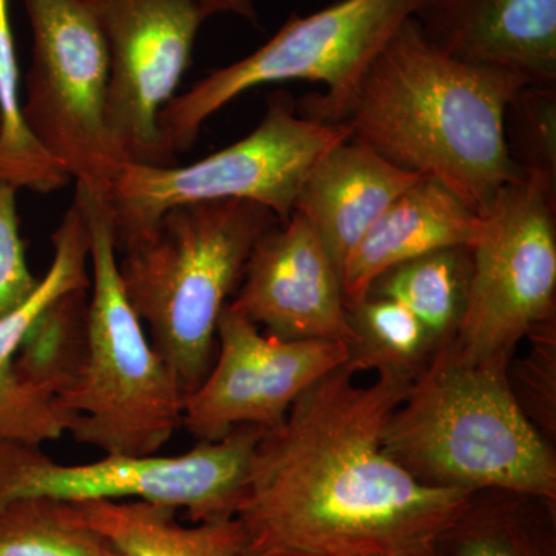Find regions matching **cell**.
Instances as JSON below:
<instances>
[{"mask_svg":"<svg viewBox=\"0 0 556 556\" xmlns=\"http://www.w3.org/2000/svg\"><path fill=\"white\" fill-rule=\"evenodd\" d=\"M276 225V215L254 201L182 204L121 252L127 300L185 399L212 367L219 316L252 249Z\"/></svg>","mask_w":556,"mask_h":556,"instance_id":"4","label":"cell"},{"mask_svg":"<svg viewBox=\"0 0 556 556\" xmlns=\"http://www.w3.org/2000/svg\"><path fill=\"white\" fill-rule=\"evenodd\" d=\"M506 139L522 175L556 188L555 84H527L515 94L506 112Z\"/></svg>","mask_w":556,"mask_h":556,"instance_id":"25","label":"cell"},{"mask_svg":"<svg viewBox=\"0 0 556 556\" xmlns=\"http://www.w3.org/2000/svg\"><path fill=\"white\" fill-rule=\"evenodd\" d=\"M525 357L508 362L507 378L532 426L555 445L556 438V317L529 332Z\"/></svg>","mask_w":556,"mask_h":556,"instance_id":"26","label":"cell"},{"mask_svg":"<svg viewBox=\"0 0 556 556\" xmlns=\"http://www.w3.org/2000/svg\"><path fill=\"white\" fill-rule=\"evenodd\" d=\"M229 308L277 339L354 342L340 270L295 211L260 237Z\"/></svg>","mask_w":556,"mask_h":556,"instance_id":"13","label":"cell"},{"mask_svg":"<svg viewBox=\"0 0 556 556\" xmlns=\"http://www.w3.org/2000/svg\"><path fill=\"white\" fill-rule=\"evenodd\" d=\"M484 217L438 179L422 177L405 190L348 255L342 268L346 305L364 299L388 269L441 249L477 243Z\"/></svg>","mask_w":556,"mask_h":556,"instance_id":"17","label":"cell"},{"mask_svg":"<svg viewBox=\"0 0 556 556\" xmlns=\"http://www.w3.org/2000/svg\"><path fill=\"white\" fill-rule=\"evenodd\" d=\"M350 357L334 340H281L229 305L219 316L217 351L206 378L185 399L181 427L199 442L240 426L283 422L300 394Z\"/></svg>","mask_w":556,"mask_h":556,"instance_id":"12","label":"cell"},{"mask_svg":"<svg viewBox=\"0 0 556 556\" xmlns=\"http://www.w3.org/2000/svg\"><path fill=\"white\" fill-rule=\"evenodd\" d=\"M0 556H123L90 529L75 504L22 497L0 507Z\"/></svg>","mask_w":556,"mask_h":556,"instance_id":"24","label":"cell"},{"mask_svg":"<svg viewBox=\"0 0 556 556\" xmlns=\"http://www.w3.org/2000/svg\"><path fill=\"white\" fill-rule=\"evenodd\" d=\"M200 2L206 7L212 16L214 14H233V16L257 25L258 14L255 0H200Z\"/></svg>","mask_w":556,"mask_h":556,"instance_id":"28","label":"cell"},{"mask_svg":"<svg viewBox=\"0 0 556 556\" xmlns=\"http://www.w3.org/2000/svg\"><path fill=\"white\" fill-rule=\"evenodd\" d=\"M87 309L89 289H78L53 300L36 317L14 358L25 386L54 401L73 387L86 356Z\"/></svg>","mask_w":556,"mask_h":556,"instance_id":"21","label":"cell"},{"mask_svg":"<svg viewBox=\"0 0 556 556\" xmlns=\"http://www.w3.org/2000/svg\"><path fill=\"white\" fill-rule=\"evenodd\" d=\"M76 189L90 232L87 348L58 404L73 416L68 433L79 444L104 455H156L181 427L185 394L124 292L104 195Z\"/></svg>","mask_w":556,"mask_h":556,"instance_id":"5","label":"cell"},{"mask_svg":"<svg viewBox=\"0 0 556 556\" xmlns=\"http://www.w3.org/2000/svg\"><path fill=\"white\" fill-rule=\"evenodd\" d=\"M415 17L456 60L556 84V0H430Z\"/></svg>","mask_w":556,"mask_h":556,"instance_id":"15","label":"cell"},{"mask_svg":"<svg viewBox=\"0 0 556 556\" xmlns=\"http://www.w3.org/2000/svg\"><path fill=\"white\" fill-rule=\"evenodd\" d=\"M471 269V248L441 249L388 269L372 281L367 295L407 306L441 343L455 338L467 306Z\"/></svg>","mask_w":556,"mask_h":556,"instance_id":"20","label":"cell"},{"mask_svg":"<svg viewBox=\"0 0 556 556\" xmlns=\"http://www.w3.org/2000/svg\"><path fill=\"white\" fill-rule=\"evenodd\" d=\"M263 431L240 426L182 455H104L87 464H61L36 445L0 442V507L22 497L146 501L182 508L193 522L236 517Z\"/></svg>","mask_w":556,"mask_h":556,"instance_id":"8","label":"cell"},{"mask_svg":"<svg viewBox=\"0 0 556 556\" xmlns=\"http://www.w3.org/2000/svg\"><path fill=\"white\" fill-rule=\"evenodd\" d=\"M508 365L438 343L394 409L382 448L426 484L508 490L556 501V453L511 393Z\"/></svg>","mask_w":556,"mask_h":556,"instance_id":"3","label":"cell"},{"mask_svg":"<svg viewBox=\"0 0 556 556\" xmlns=\"http://www.w3.org/2000/svg\"><path fill=\"white\" fill-rule=\"evenodd\" d=\"M437 548L444 556H556V501L508 490L470 493Z\"/></svg>","mask_w":556,"mask_h":556,"instance_id":"19","label":"cell"},{"mask_svg":"<svg viewBox=\"0 0 556 556\" xmlns=\"http://www.w3.org/2000/svg\"><path fill=\"white\" fill-rule=\"evenodd\" d=\"M251 556H305V555L292 554V552H283V551H263V552H255V554H252Z\"/></svg>","mask_w":556,"mask_h":556,"instance_id":"29","label":"cell"},{"mask_svg":"<svg viewBox=\"0 0 556 556\" xmlns=\"http://www.w3.org/2000/svg\"><path fill=\"white\" fill-rule=\"evenodd\" d=\"M470 291L455 334L475 362L508 365L556 317V188L522 175L497 197L471 247Z\"/></svg>","mask_w":556,"mask_h":556,"instance_id":"10","label":"cell"},{"mask_svg":"<svg viewBox=\"0 0 556 556\" xmlns=\"http://www.w3.org/2000/svg\"><path fill=\"white\" fill-rule=\"evenodd\" d=\"M350 137L325 152L306 175L294 211L316 229L342 276L348 255L380 215L417 179Z\"/></svg>","mask_w":556,"mask_h":556,"instance_id":"16","label":"cell"},{"mask_svg":"<svg viewBox=\"0 0 556 556\" xmlns=\"http://www.w3.org/2000/svg\"><path fill=\"white\" fill-rule=\"evenodd\" d=\"M404 556H444V555H442L441 552L438 551V548H434V551L424 552V554L404 555Z\"/></svg>","mask_w":556,"mask_h":556,"instance_id":"30","label":"cell"},{"mask_svg":"<svg viewBox=\"0 0 556 556\" xmlns=\"http://www.w3.org/2000/svg\"><path fill=\"white\" fill-rule=\"evenodd\" d=\"M13 186L0 182V317L20 308L39 285L25 257Z\"/></svg>","mask_w":556,"mask_h":556,"instance_id":"27","label":"cell"},{"mask_svg":"<svg viewBox=\"0 0 556 556\" xmlns=\"http://www.w3.org/2000/svg\"><path fill=\"white\" fill-rule=\"evenodd\" d=\"M109 50L105 119L124 161L178 166L161 137V110L175 98L193 46L212 16L200 0H90Z\"/></svg>","mask_w":556,"mask_h":556,"instance_id":"11","label":"cell"},{"mask_svg":"<svg viewBox=\"0 0 556 556\" xmlns=\"http://www.w3.org/2000/svg\"><path fill=\"white\" fill-rule=\"evenodd\" d=\"M51 241L53 260L36 291L20 308L0 317V442L40 447L64 437L73 426V416L58 401L22 382L14 358L25 332L53 300L90 289L89 219L78 189Z\"/></svg>","mask_w":556,"mask_h":556,"instance_id":"14","label":"cell"},{"mask_svg":"<svg viewBox=\"0 0 556 556\" xmlns=\"http://www.w3.org/2000/svg\"><path fill=\"white\" fill-rule=\"evenodd\" d=\"M526 76L456 60L412 17L358 79L336 123L401 169L438 179L484 217L522 177L506 112Z\"/></svg>","mask_w":556,"mask_h":556,"instance_id":"2","label":"cell"},{"mask_svg":"<svg viewBox=\"0 0 556 556\" xmlns=\"http://www.w3.org/2000/svg\"><path fill=\"white\" fill-rule=\"evenodd\" d=\"M348 365L303 391L260 438L236 517L251 554L404 556L434 551L470 492L419 481L382 437L413 376L354 382Z\"/></svg>","mask_w":556,"mask_h":556,"instance_id":"1","label":"cell"},{"mask_svg":"<svg viewBox=\"0 0 556 556\" xmlns=\"http://www.w3.org/2000/svg\"><path fill=\"white\" fill-rule=\"evenodd\" d=\"M430 0H339L309 14L291 16L257 51L214 70L192 89L172 98L159 126L167 152H188L208 116L244 91L283 80H311L327 93L300 102L306 118L336 123L358 79L391 36Z\"/></svg>","mask_w":556,"mask_h":556,"instance_id":"6","label":"cell"},{"mask_svg":"<svg viewBox=\"0 0 556 556\" xmlns=\"http://www.w3.org/2000/svg\"><path fill=\"white\" fill-rule=\"evenodd\" d=\"M33 33L22 115L76 185L105 193L123 155L105 119L109 50L90 0H22Z\"/></svg>","mask_w":556,"mask_h":556,"instance_id":"9","label":"cell"},{"mask_svg":"<svg viewBox=\"0 0 556 556\" xmlns=\"http://www.w3.org/2000/svg\"><path fill=\"white\" fill-rule=\"evenodd\" d=\"M70 181L67 172L33 138L25 124L10 0H0V182L17 190L50 193Z\"/></svg>","mask_w":556,"mask_h":556,"instance_id":"22","label":"cell"},{"mask_svg":"<svg viewBox=\"0 0 556 556\" xmlns=\"http://www.w3.org/2000/svg\"><path fill=\"white\" fill-rule=\"evenodd\" d=\"M351 137L342 123L300 115L283 91L273 94L257 129L236 144L186 167L126 163L104 195L116 251L149 232L164 212L182 204L248 200L287 223L318 159Z\"/></svg>","mask_w":556,"mask_h":556,"instance_id":"7","label":"cell"},{"mask_svg":"<svg viewBox=\"0 0 556 556\" xmlns=\"http://www.w3.org/2000/svg\"><path fill=\"white\" fill-rule=\"evenodd\" d=\"M79 518L123 556H251L237 517L185 526L177 508L146 501L73 503Z\"/></svg>","mask_w":556,"mask_h":556,"instance_id":"18","label":"cell"},{"mask_svg":"<svg viewBox=\"0 0 556 556\" xmlns=\"http://www.w3.org/2000/svg\"><path fill=\"white\" fill-rule=\"evenodd\" d=\"M346 309L354 332L346 365L356 372L376 369L415 378L438 346L426 325L396 300L367 295Z\"/></svg>","mask_w":556,"mask_h":556,"instance_id":"23","label":"cell"}]
</instances>
